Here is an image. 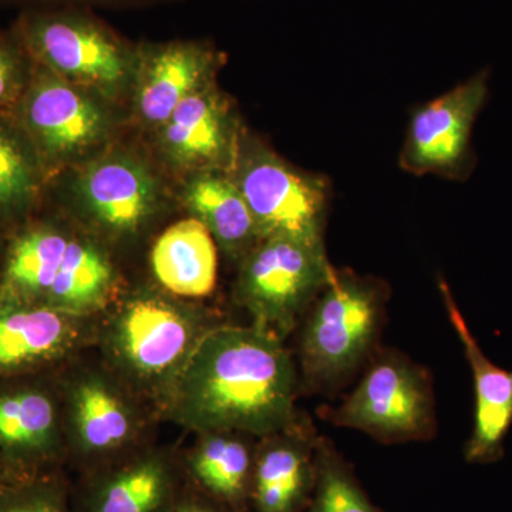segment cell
Listing matches in <instances>:
<instances>
[{"mask_svg":"<svg viewBox=\"0 0 512 512\" xmlns=\"http://www.w3.org/2000/svg\"><path fill=\"white\" fill-rule=\"evenodd\" d=\"M49 177L29 137L12 114L0 116V225L8 231L45 202Z\"/></svg>","mask_w":512,"mask_h":512,"instance_id":"cb8c5ba5","label":"cell"},{"mask_svg":"<svg viewBox=\"0 0 512 512\" xmlns=\"http://www.w3.org/2000/svg\"><path fill=\"white\" fill-rule=\"evenodd\" d=\"M97 320L47 305L0 306V379L69 365L94 348Z\"/></svg>","mask_w":512,"mask_h":512,"instance_id":"9a60e30c","label":"cell"},{"mask_svg":"<svg viewBox=\"0 0 512 512\" xmlns=\"http://www.w3.org/2000/svg\"><path fill=\"white\" fill-rule=\"evenodd\" d=\"M82 481L76 512H168L184 485L181 453L150 443Z\"/></svg>","mask_w":512,"mask_h":512,"instance_id":"2e32d148","label":"cell"},{"mask_svg":"<svg viewBox=\"0 0 512 512\" xmlns=\"http://www.w3.org/2000/svg\"><path fill=\"white\" fill-rule=\"evenodd\" d=\"M158 288L198 302L214 292L218 281V247L207 228L188 217L164 229L150 252Z\"/></svg>","mask_w":512,"mask_h":512,"instance_id":"44dd1931","label":"cell"},{"mask_svg":"<svg viewBox=\"0 0 512 512\" xmlns=\"http://www.w3.org/2000/svg\"><path fill=\"white\" fill-rule=\"evenodd\" d=\"M67 464L87 474L147 444L156 412L103 363L77 357L60 369Z\"/></svg>","mask_w":512,"mask_h":512,"instance_id":"8992f818","label":"cell"},{"mask_svg":"<svg viewBox=\"0 0 512 512\" xmlns=\"http://www.w3.org/2000/svg\"><path fill=\"white\" fill-rule=\"evenodd\" d=\"M335 269L325 242L262 238L238 264L234 301L248 313L251 325L285 340L299 328Z\"/></svg>","mask_w":512,"mask_h":512,"instance_id":"9c48e42d","label":"cell"},{"mask_svg":"<svg viewBox=\"0 0 512 512\" xmlns=\"http://www.w3.org/2000/svg\"><path fill=\"white\" fill-rule=\"evenodd\" d=\"M439 291L473 373L474 424L464 446V458L468 464H494L503 460L505 439L512 427V372L485 356L443 276Z\"/></svg>","mask_w":512,"mask_h":512,"instance_id":"ac0fdd59","label":"cell"},{"mask_svg":"<svg viewBox=\"0 0 512 512\" xmlns=\"http://www.w3.org/2000/svg\"><path fill=\"white\" fill-rule=\"evenodd\" d=\"M261 238L323 241L329 183L322 175L298 170L264 141L244 131L231 171Z\"/></svg>","mask_w":512,"mask_h":512,"instance_id":"30bf717a","label":"cell"},{"mask_svg":"<svg viewBox=\"0 0 512 512\" xmlns=\"http://www.w3.org/2000/svg\"><path fill=\"white\" fill-rule=\"evenodd\" d=\"M305 512H387L373 503L355 468L335 443L319 436L316 444V483Z\"/></svg>","mask_w":512,"mask_h":512,"instance_id":"d4e9b609","label":"cell"},{"mask_svg":"<svg viewBox=\"0 0 512 512\" xmlns=\"http://www.w3.org/2000/svg\"><path fill=\"white\" fill-rule=\"evenodd\" d=\"M181 202L190 217L210 231L232 264L238 266L262 239L247 202L227 173L210 171L185 178Z\"/></svg>","mask_w":512,"mask_h":512,"instance_id":"603a6c76","label":"cell"},{"mask_svg":"<svg viewBox=\"0 0 512 512\" xmlns=\"http://www.w3.org/2000/svg\"><path fill=\"white\" fill-rule=\"evenodd\" d=\"M0 512H76L64 470L0 485Z\"/></svg>","mask_w":512,"mask_h":512,"instance_id":"484cf974","label":"cell"},{"mask_svg":"<svg viewBox=\"0 0 512 512\" xmlns=\"http://www.w3.org/2000/svg\"><path fill=\"white\" fill-rule=\"evenodd\" d=\"M389 286L335 269L303 316L299 332L301 394H330L365 369L380 349Z\"/></svg>","mask_w":512,"mask_h":512,"instance_id":"3957f363","label":"cell"},{"mask_svg":"<svg viewBox=\"0 0 512 512\" xmlns=\"http://www.w3.org/2000/svg\"><path fill=\"white\" fill-rule=\"evenodd\" d=\"M181 453L184 481L232 512H249L258 439L237 431L195 434Z\"/></svg>","mask_w":512,"mask_h":512,"instance_id":"ffe728a7","label":"cell"},{"mask_svg":"<svg viewBox=\"0 0 512 512\" xmlns=\"http://www.w3.org/2000/svg\"><path fill=\"white\" fill-rule=\"evenodd\" d=\"M74 224L37 212L12 229L0 252V306L46 305Z\"/></svg>","mask_w":512,"mask_h":512,"instance_id":"d6986e66","label":"cell"},{"mask_svg":"<svg viewBox=\"0 0 512 512\" xmlns=\"http://www.w3.org/2000/svg\"><path fill=\"white\" fill-rule=\"evenodd\" d=\"M490 70L473 77L414 111L400 153V167L414 175L436 174L466 181L477 164L473 128L490 100Z\"/></svg>","mask_w":512,"mask_h":512,"instance_id":"7c38bea8","label":"cell"},{"mask_svg":"<svg viewBox=\"0 0 512 512\" xmlns=\"http://www.w3.org/2000/svg\"><path fill=\"white\" fill-rule=\"evenodd\" d=\"M59 372L0 379V467L9 483L67 464Z\"/></svg>","mask_w":512,"mask_h":512,"instance_id":"8fae6325","label":"cell"},{"mask_svg":"<svg viewBox=\"0 0 512 512\" xmlns=\"http://www.w3.org/2000/svg\"><path fill=\"white\" fill-rule=\"evenodd\" d=\"M298 365L285 340L256 326L222 322L191 356L158 419L194 434L237 431L255 439L292 426Z\"/></svg>","mask_w":512,"mask_h":512,"instance_id":"6da1fadb","label":"cell"},{"mask_svg":"<svg viewBox=\"0 0 512 512\" xmlns=\"http://www.w3.org/2000/svg\"><path fill=\"white\" fill-rule=\"evenodd\" d=\"M12 116L29 137L50 180L113 146L117 104L36 64Z\"/></svg>","mask_w":512,"mask_h":512,"instance_id":"52a82bcc","label":"cell"},{"mask_svg":"<svg viewBox=\"0 0 512 512\" xmlns=\"http://www.w3.org/2000/svg\"><path fill=\"white\" fill-rule=\"evenodd\" d=\"M168 512H232L227 507L211 500L210 497L200 493L184 481L180 493L175 497L173 505Z\"/></svg>","mask_w":512,"mask_h":512,"instance_id":"f1b7e54d","label":"cell"},{"mask_svg":"<svg viewBox=\"0 0 512 512\" xmlns=\"http://www.w3.org/2000/svg\"><path fill=\"white\" fill-rule=\"evenodd\" d=\"M183 2V0H0V5L13 6L20 10L43 8L86 9H146L151 6L167 5V3Z\"/></svg>","mask_w":512,"mask_h":512,"instance_id":"83f0119b","label":"cell"},{"mask_svg":"<svg viewBox=\"0 0 512 512\" xmlns=\"http://www.w3.org/2000/svg\"><path fill=\"white\" fill-rule=\"evenodd\" d=\"M222 322L200 302L177 298L158 286H138L121 292L101 313L93 349L158 417L202 339Z\"/></svg>","mask_w":512,"mask_h":512,"instance_id":"7a4b0ae2","label":"cell"},{"mask_svg":"<svg viewBox=\"0 0 512 512\" xmlns=\"http://www.w3.org/2000/svg\"><path fill=\"white\" fill-rule=\"evenodd\" d=\"M227 55L204 39L137 43L131 116L143 130H158L175 109L214 83Z\"/></svg>","mask_w":512,"mask_h":512,"instance_id":"5bb4252c","label":"cell"},{"mask_svg":"<svg viewBox=\"0 0 512 512\" xmlns=\"http://www.w3.org/2000/svg\"><path fill=\"white\" fill-rule=\"evenodd\" d=\"M319 434L308 417L258 439L249 512H305L316 483Z\"/></svg>","mask_w":512,"mask_h":512,"instance_id":"e0dca14e","label":"cell"},{"mask_svg":"<svg viewBox=\"0 0 512 512\" xmlns=\"http://www.w3.org/2000/svg\"><path fill=\"white\" fill-rule=\"evenodd\" d=\"M323 417L333 426L362 431L384 446L433 440V376L399 350L380 348L355 389Z\"/></svg>","mask_w":512,"mask_h":512,"instance_id":"ba28073f","label":"cell"},{"mask_svg":"<svg viewBox=\"0 0 512 512\" xmlns=\"http://www.w3.org/2000/svg\"><path fill=\"white\" fill-rule=\"evenodd\" d=\"M123 291L111 249L74 225L46 305L76 315L100 316Z\"/></svg>","mask_w":512,"mask_h":512,"instance_id":"7402d4cb","label":"cell"},{"mask_svg":"<svg viewBox=\"0 0 512 512\" xmlns=\"http://www.w3.org/2000/svg\"><path fill=\"white\" fill-rule=\"evenodd\" d=\"M64 217L110 249L137 244L163 217L168 194L157 171L133 151L100 156L50 180Z\"/></svg>","mask_w":512,"mask_h":512,"instance_id":"277c9868","label":"cell"},{"mask_svg":"<svg viewBox=\"0 0 512 512\" xmlns=\"http://www.w3.org/2000/svg\"><path fill=\"white\" fill-rule=\"evenodd\" d=\"M35 69V60L13 29H0V116L15 111Z\"/></svg>","mask_w":512,"mask_h":512,"instance_id":"4316f807","label":"cell"},{"mask_svg":"<svg viewBox=\"0 0 512 512\" xmlns=\"http://www.w3.org/2000/svg\"><path fill=\"white\" fill-rule=\"evenodd\" d=\"M244 131L234 100L214 82L184 100L153 134L163 163L187 178L231 174Z\"/></svg>","mask_w":512,"mask_h":512,"instance_id":"4fadbf2b","label":"cell"},{"mask_svg":"<svg viewBox=\"0 0 512 512\" xmlns=\"http://www.w3.org/2000/svg\"><path fill=\"white\" fill-rule=\"evenodd\" d=\"M10 28L36 64L119 106L130 101L137 43L121 36L93 9L20 10Z\"/></svg>","mask_w":512,"mask_h":512,"instance_id":"5b68a950","label":"cell"},{"mask_svg":"<svg viewBox=\"0 0 512 512\" xmlns=\"http://www.w3.org/2000/svg\"><path fill=\"white\" fill-rule=\"evenodd\" d=\"M9 483L8 477H6L5 471L0 467V485Z\"/></svg>","mask_w":512,"mask_h":512,"instance_id":"4dcf8cb0","label":"cell"},{"mask_svg":"<svg viewBox=\"0 0 512 512\" xmlns=\"http://www.w3.org/2000/svg\"><path fill=\"white\" fill-rule=\"evenodd\" d=\"M6 238H8V231L0 225V252L6 244Z\"/></svg>","mask_w":512,"mask_h":512,"instance_id":"f546056e","label":"cell"}]
</instances>
